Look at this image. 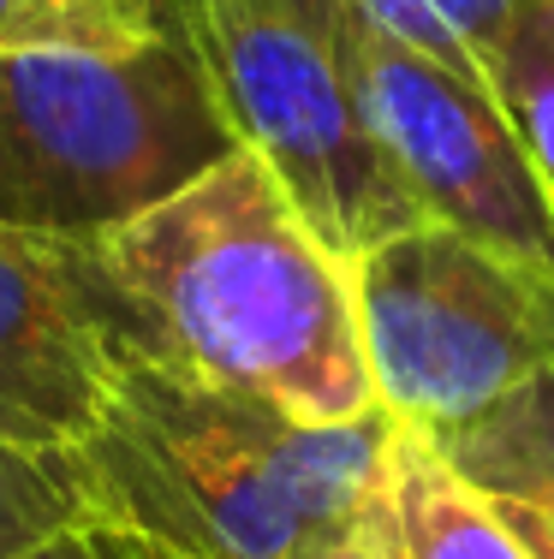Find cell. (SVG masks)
<instances>
[{
    "instance_id": "6da1fadb",
    "label": "cell",
    "mask_w": 554,
    "mask_h": 559,
    "mask_svg": "<svg viewBox=\"0 0 554 559\" xmlns=\"http://www.w3.org/2000/svg\"><path fill=\"white\" fill-rule=\"evenodd\" d=\"M84 245L126 357L298 423H352L381 405L352 269L250 150Z\"/></svg>"
},
{
    "instance_id": "7a4b0ae2",
    "label": "cell",
    "mask_w": 554,
    "mask_h": 559,
    "mask_svg": "<svg viewBox=\"0 0 554 559\" xmlns=\"http://www.w3.org/2000/svg\"><path fill=\"white\" fill-rule=\"evenodd\" d=\"M400 423H298L262 399L126 357L102 423L66 452L78 518L150 559H316L388 506Z\"/></svg>"
},
{
    "instance_id": "3957f363",
    "label": "cell",
    "mask_w": 554,
    "mask_h": 559,
    "mask_svg": "<svg viewBox=\"0 0 554 559\" xmlns=\"http://www.w3.org/2000/svg\"><path fill=\"white\" fill-rule=\"evenodd\" d=\"M239 150L179 36L0 55V221L102 238Z\"/></svg>"
},
{
    "instance_id": "277c9868",
    "label": "cell",
    "mask_w": 554,
    "mask_h": 559,
    "mask_svg": "<svg viewBox=\"0 0 554 559\" xmlns=\"http://www.w3.org/2000/svg\"><path fill=\"white\" fill-rule=\"evenodd\" d=\"M233 143L286 185L340 262L424 226L364 102L358 0H162Z\"/></svg>"
},
{
    "instance_id": "5b68a950",
    "label": "cell",
    "mask_w": 554,
    "mask_h": 559,
    "mask_svg": "<svg viewBox=\"0 0 554 559\" xmlns=\"http://www.w3.org/2000/svg\"><path fill=\"white\" fill-rule=\"evenodd\" d=\"M352 298L376 399L405 429H459L554 376V286L453 226L424 221L364 250Z\"/></svg>"
},
{
    "instance_id": "8992f818",
    "label": "cell",
    "mask_w": 554,
    "mask_h": 559,
    "mask_svg": "<svg viewBox=\"0 0 554 559\" xmlns=\"http://www.w3.org/2000/svg\"><path fill=\"white\" fill-rule=\"evenodd\" d=\"M364 102L381 150L424 221L519 262L554 286V173L483 78L393 43L358 12Z\"/></svg>"
},
{
    "instance_id": "52a82bcc",
    "label": "cell",
    "mask_w": 554,
    "mask_h": 559,
    "mask_svg": "<svg viewBox=\"0 0 554 559\" xmlns=\"http://www.w3.org/2000/svg\"><path fill=\"white\" fill-rule=\"evenodd\" d=\"M120 364L84 238L0 221V447L66 459L102 423Z\"/></svg>"
},
{
    "instance_id": "ba28073f",
    "label": "cell",
    "mask_w": 554,
    "mask_h": 559,
    "mask_svg": "<svg viewBox=\"0 0 554 559\" xmlns=\"http://www.w3.org/2000/svg\"><path fill=\"white\" fill-rule=\"evenodd\" d=\"M435 452L507 518L537 559H554V376L524 381L483 417L429 435Z\"/></svg>"
},
{
    "instance_id": "9c48e42d",
    "label": "cell",
    "mask_w": 554,
    "mask_h": 559,
    "mask_svg": "<svg viewBox=\"0 0 554 559\" xmlns=\"http://www.w3.org/2000/svg\"><path fill=\"white\" fill-rule=\"evenodd\" d=\"M388 542L400 559H537L429 435L405 423L388 452Z\"/></svg>"
},
{
    "instance_id": "30bf717a",
    "label": "cell",
    "mask_w": 554,
    "mask_h": 559,
    "mask_svg": "<svg viewBox=\"0 0 554 559\" xmlns=\"http://www.w3.org/2000/svg\"><path fill=\"white\" fill-rule=\"evenodd\" d=\"M531 0H358V12L393 43L490 84V55L507 19Z\"/></svg>"
},
{
    "instance_id": "8fae6325",
    "label": "cell",
    "mask_w": 554,
    "mask_h": 559,
    "mask_svg": "<svg viewBox=\"0 0 554 559\" xmlns=\"http://www.w3.org/2000/svg\"><path fill=\"white\" fill-rule=\"evenodd\" d=\"M162 31V0H0V55L131 48Z\"/></svg>"
},
{
    "instance_id": "7c38bea8",
    "label": "cell",
    "mask_w": 554,
    "mask_h": 559,
    "mask_svg": "<svg viewBox=\"0 0 554 559\" xmlns=\"http://www.w3.org/2000/svg\"><path fill=\"white\" fill-rule=\"evenodd\" d=\"M490 90L531 155L554 173V0H531L507 19L490 55Z\"/></svg>"
},
{
    "instance_id": "4fadbf2b",
    "label": "cell",
    "mask_w": 554,
    "mask_h": 559,
    "mask_svg": "<svg viewBox=\"0 0 554 559\" xmlns=\"http://www.w3.org/2000/svg\"><path fill=\"white\" fill-rule=\"evenodd\" d=\"M72 524H78V495L66 483V464L0 447V559L36 548V542L60 536Z\"/></svg>"
},
{
    "instance_id": "5bb4252c",
    "label": "cell",
    "mask_w": 554,
    "mask_h": 559,
    "mask_svg": "<svg viewBox=\"0 0 554 559\" xmlns=\"http://www.w3.org/2000/svg\"><path fill=\"white\" fill-rule=\"evenodd\" d=\"M7 559H150V554H143L138 542H126V536H114V530L78 518L72 530H60V536L36 542V548H24V554H7Z\"/></svg>"
},
{
    "instance_id": "9a60e30c",
    "label": "cell",
    "mask_w": 554,
    "mask_h": 559,
    "mask_svg": "<svg viewBox=\"0 0 554 559\" xmlns=\"http://www.w3.org/2000/svg\"><path fill=\"white\" fill-rule=\"evenodd\" d=\"M316 559H400V554H393V542H388V506H381V518L364 530V536L340 542V548H328V554H316Z\"/></svg>"
}]
</instances>
